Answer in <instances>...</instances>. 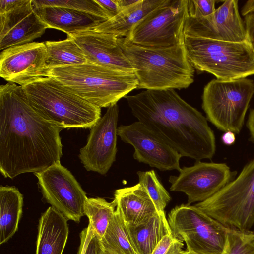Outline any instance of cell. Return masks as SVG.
I'll list each match as a JSON object with an SVG mask.
<instances>
[{
	"label": "cell",
	"instance_id": "obj_39",
	"mask_svg": "<svg viewBox=\"0 0 254 254\" xmlns=\"http://www.w3.org/2000/svg\"><path fill=\"white\" fill-rule=\"evenodd\" d=\"M252 12H254V0H248L241 10V13L244 16Z\"/></svg>",
	"mask_w": 254,
	"mask_h": 254
},
{
	"label": "cell",
	"instance_id": "obj_41",
	"mask_svg": "<svg viewBox=\"0 0 254 254\" xmlns=\"http://www.w3.org/2000/svg\"><path fill=\"white\" fill-rule=\"evenodd\" d=\"M181 254H195L193 253L190 252L188 251H183V252L181 253Z\"/></svg>",
	"mask_w": 254,
	"mask_h": 254
},
{
	"label": "cell",
	"instance_id": "obj_9",
	"mask_svg": "<svg viewBox=\"0 0 254 254\" xmlns=\"http://www.w3.org/2000/svg\"><path fill=\"white\" fill-rule=\"evenodd\" d=\"M168 221L172 234L185 241L187 251L195 254H223L228 228L195 206L175 207Z\"/></svg>",
	"mask_w": 254,
	"mask_h": 254
},
{
	"label": "cell",
	"instance_id": "obj_15",
	"mask_svg": "<svg viewBox=\"0 0 254 254\" xmlns=\"http://www.w3.org/2000/svg\"><path fill=\"white\" fill-rule=\"evenodd\" d=\"M47 58L45 42H33L9 47L0 54V76L22 87L49 77Z\"/></svg>",
	"mask_w": 254,
	"mask_h": 254
},
{
	"label": "cell",
	"instance_id": "obj_1",
	"mask_svg": "<svg viewBox=\"0 0 254 254\" xmlns=\"http://www.w3.org/2000/svg\"><path fill=\"white\" fill-rule=\"evenodd\" d=\"M62 127L38 114L22 86H0V171L13 179L40 172L60 161Z\"/></svg>",
	"mask_w": 254,
	"mask_h": 254
},
{
	"label": "cell",
	"instance_id": "obj_17",
	"mask_svg": "<svg viewBox=\"0 0 254 254\" xmlns=\"http://www.w3.org/2000/svg\"><path fill=\"white\" fill-rule=\"evenodd\" d=\"M67 37L80 48L87 63L114 70L134 73L116 36L89 29L69 34Z\"/></svg>",
	"mask_w": 254,
	"mask_h": 254
},
{
	"label": "cell",
	"instance_id": "obj_14",
	"mask_svg": "<svg viewBox=\"0 0 254 254\" xmlns=\"http://www.w3.org/2000/svg\"><path fill=\"white\" fill-rule=\"evenodd\" d=\"M117 135L134 148L133 158L160 171H180L182 156L168 143L139 121L121 125Z\"/></svg>",
	"mask_w": 254,
	"mask_h": 254
},
{
	"label": "cell",
	"instance_id": "obj_3",
	"mask_svg": "<svg viewBox=\"0 0 254 254\" xmlns=\"http://www.w3.org/2000/svg\"><path fill=\"white\" fill-rule=\"evenodd\" d=\"M117 40L133 68L138 82L137 89H181L193 82L194 68L184 43L153 48L132 44L124 37Z\"/></svg>",
	"mask_w": 254,
	"mask_h": 254
},
{
	"label": "cell",
	"instance_id": "obj_34",
	"mask_svg": "<svg viewBox=\"0 0 254 254\" xmlns=\"http://www.w3.org/2000/svg\"><path fill=\"white\" fill-rule=\"evenodd\" d=\"M244 24L246 40L254 52V12L250 13L245 16Z\"/></svg>",
	"mask_w": 254,
	"mask_h": 254
},
{
	"label": "cell",
	"instance_id": "obj_8",
	"mask_svg": "<svg viewBox=\"0 0 254 254\" xmlns=\"http://www.w3.org/2000/svg\"><path fill=\"white\" fill-rule=\"evenodd\" d=\"M254 94L252 80L213 79L203 89L202 108L207 119L218 129L238 134Z\"/></svg>",
	"mask_w": 254,
	"mask_h": 254
},
{
	"label": "cell",
	"instance_id": "obj_4",
	"mask_svg": "<svg viewBox=\"0 0 254 254\" xmlns=\"http://www.w3.org/2000/svg\"><path fill=\"white\" fill-rule=\"evenodd\" d=\"M22 87L33 109L64 129L90 128L101 118L100 107L52 77L39 78Z\"/></svg>",
	"mask_w": 254,
	"mask_h": 254
},
{
	"label": "cell",
	"instance_id": "obj_21",
	"mask_svg": "<svg viewBox=\"0 0 254 254\" xmlns=\"http://www.w3.org/2000/svg\"><path fill=\"white\" fill-rule=\"evenodd\" d=\"M67 219L52 206L39 221L36 254H62L68 236Z\"/></svg>",
	"mask_w": 254,
	"mask_h": 254
},
{
	"label": "cell",
	"instance_id": "obj_30",
	"mask_svg": "<svg viewBox=\"0 0 254 254\" xmlns=\"http://www.w3.org/2000/svg\"><path fill=\"white\" fill-rule=\"evenodd\" d=\"M223 254H254L253 231L228 228L227 244Z\"/></svg>",
	"mask_w": 254,
	"mask_h": 254
},
{
	"label": "cell",
	"instance_id": "obj_6",
	"mask_svg": "<svg viewBox=\"0 0 254 254\" xmlns=\"http://www.w3.org/2000/svg\"><path fill=\"white\" fill-rule=\"evenodd\" d=\"M184 45L194 68L229 81L254 74V52L249 43L184 35Z\"/></svg>",
	"mask_w": 254,
	"mask_h": 254
},
{
	"label": "cell",
	"instance_id": "obj_35",
	"mask_svg": "<svg viewBox=\"0 0 254 254\" xmlns=\"http://www.w3.org/2000/svg\"><path fill=\"white\" fill-rule=\"evenodd\" d=\"M95 0L109 13L112 18L122 10L119 4L118 0Z\"/></svg>",
	"mask_w": 254,
	"mask_h": 254
},
{
	"label": "cell",
	"instance_id": "obj_7",
	"mask_svg": "<svg viewBox=\"0 0 254 254\" xmlns=\"http://www.w3.org/2000/svg\"><path fill=\"white\" fill-rule=\"evenodd\" d=\"M194 206L228 228L250 231L254 224V159L217 193Z\"/></svg>",
	"mask_w": 254,
	"mask_h": 254
},
{
	"label": "cell",
	"instance_id": "obj_24",
	"mask_svg": "<svg viewBox=\"0 0 254 254\" xmlns=\"http://www.w3.org/2000/svg\"><path fill=\"white\" fill-rule=\"evenodd\" d=\"M23 195L14 186L0 187V244L16 233L22 214Z\"/></svg>",
	"mask_w": 254,
	"mask_h": 254
},
{
	"label": "cell",
	"instance_id": "obj_38",
	"mask_svg": "<svg viewBox=\"0 0 254 254\" xmlns=\"http://www.w3.org/2000/svg\"><path fill=\"white\" fill-rule=\"evenodd\" d=\"M222 140L225 145H232L235 141V134L231 131L225 132L222 135Z\"/></svg>",
	"mask_w": 254,
	"mask_h": 254
},
{
	"label": "cell",
	"instance_id": "obj_36",
	"mask_svg": "<svg viewBox=\"0 0 254 254\" xmlns=\"http://www.w3.org/2000/svg\"><path fill=\"white\" fill-rule=\"evenodd\" d=\"M23 0H0V13H3L14 8L22 2Z\"/></svg>",
	"mask_w": 254,
	"mask_h": 254
},
{
	"label": "cell",
	"instance_id": "obj_26",
	"mask_svg": "<svg viewBox=\"0 0 254 254\" xmlns=\"http://www.w3.org/2000/svg\"><path fill=\"white\" fill-rule=\"evenodd\" d=\"M100 241L104 250L115 254H137L126 224L116 209Z\"/></svg>",
	"mask_w": 254,
	"mask_h": 254
},
{
	"label": "cell",
	"instance_id": "obj_25",
	"mask_svg": "<svg viewBox=\"0 0 254 254\" xmlns=\"http://www.w3.org/2000/svg\"><path fill=\"white\" fill-rule=\"evenodd\" d=\"M45 44L47 55V65L49 69L87 63L80 48L68 37L62 41H46Z\"/></svg>",
	"mask_w": 254,
	"mask_h": 254
},
{
	"label": "cell",
	"instance_id": "obj_11",
	"mask_svg": "<svg viewBox=\"0 0 254 254\" xmlns=\"http://www.w3.org/2000/svg\"><path fill=\"white\" fill-rule=\"evenodd\" d=\"M34 175L44 201L67 220L79 223L87 197L72 173L60 161Z\"/></svg>",
	"mask_w": 254,
	"mask_h": 254
},
{
	"label": "cell",
	"instance_id": "obj_22",
	"mask_svg": "<svg viewBox=\"0 0 254 254\" xmlns=\"http://www.w3.org/2000/svg\"><path fill=\"white\" fill-rule=\"evenodd\" d=\"M165 0H138L131 6L123 8L115 16L100 24L93 30L113 34L117 38H126L133 26L152 10L163 4Z\"/></svg>",
	"mask_w": 254,
	"mask_h": 254
},
{
	"label": "cell",
	"instance_id": "obj_27",
	"mask_svg": "<svg viewBox=\"0 0 254 254\" xmlns=\"http://www.w3.org/2000/svg\"><path fill=\"white\" fill-rule=\"evenodd\" d=\"M116 204L113 200L107 202L100 197L87 198L84 205V215L99 238L104 236L115 212Z\"/></svg>",
	"mask_w": 254,
	"mask_h": 254
},
{
	"label": "cell",
	"instance_id": "obj_2",
	"mask_svg": "<svg viewBox=\"0 0 254 254\" xmlns=\"http://www.w3.org/2000/svg\"><path fill=\"white\" fill-rule=\"evenodd\" d=\"M125 98L138 121L182 157L196 161L213 157L215 138L207 119L174 89L146 90Z\"/></svg>",
	"mask_w": 254,
	"mask_h": 254
},
{
	"label": "cell",
	"instance_id": "obj_20",
	"mask_svg": "<svg viewBox=\"0 0 254 254\" xmlns=\"http://www.w3.org/2000/svg\"><path fill=\"white\" fill-rule=\"evenodd\" d=\"M116 209L127 224H140L158 213L146 189L140 183L117 189L114 193Z\"/></svg>",
	"mask_w": 254,
	"mask_h": 254
},
{
	"label": "cell",
	"instance_id": "obj_23",
	"mask_svg": "<svg viewBox=\"0 0 254 254\" xmlns=\"http://www.w3.org/2000/svg\"><path fill=\"white\" fill-rule=\"evenodd\" d=\"M126 225L137 254H151L162 238L172 234L165 213H157L137 225Z\"/></svg>",
	"mask_w": 254,
	"mask_h": 254
},
{
	"label": "cell",
	"instance_id": "obj_12",
	"mask_svg": "<svg viewBox=\"0 0 254 254\" xmlns=\"http://www.w3.org/2000/svg\"><path fill=\"white\" fill-rule=\"evenodd\" d=\"M179 172L177 176L170 177V190L185 193L188 205L210 198L232 181L236 174L225 163L200 161L192 166L184 167Z\"/></svg>",
	"mask_w": 254,
	"mask_h": 254
},
{
	"label": "cell",
	"instance_id": "obj_28",
	"mask_svg": "<svg viewBox=\"0 0 254 254\" xmlns=\"http://www.w3.org/2000/svg\"><path fill=\"white\" fill-rule=\"evenodd\" d=\"M139 183L147 190L157 212L165 213L164 209L171 200L169 193L159 181L155 171H138Z\"/></svg>",
	"mask_w": 254,
	"mask_h": 254
},
{
	"label": "cell",
	"instance_id": "obj_37",
	"mask_svg": "<svg viewBox=\"0 0 254 254\" xmlns=\"http://www.w3.org/2000/svg\"><path fill=\"white\" fill-rule=\"evenodd\" d=\"M247 127L251 138L254 140V109H252L250 112L247 121Z\"/></svg>",
	"mask_w": 254,
	"mask_h": 254
},
{
	"label": "cell",
	"instance_id": "obj_5",
	"mask_svg": "<svg viewBox=\"0 0 254 254\" xmlns=\"http://www.w3.org/2000/svg\"><path fill=\"white\" fill-rule=\"evenodd\" d=\"M49 77L100 108L117 104L138 85L134 73L114 70L89 63L51 69Z\"/></svg>",
	"mask_w": 254,
	"mask_h": 254
},
{
	"label": "cell",
	"instance_id": "obj_43",
	"mask_svg": "<svg viewBox=\"0 0 254 254\" xmlns=\"http://www.w3.org/2000/svg\"><path fill=\"white\" fill-rule=\"evenodd\" d=\"M254 233V231H253Z\"/></svg>",
	"mask_w": 254,
	"mask_h": 254
},
{
	"label": "cell",
	"instance_id": "obj_31",
	"mask_svg": "<svg viewBox=\"0 0 254 254\" xmlns=\"http://www.w3.org/2000/svg\"><path fill=\"white\" fill-rule=\"evenodd\" d=\"M80 238L78 254H102L104 250L100 239L90 224L81 231Z\"/></svg>",
	"mask_w": 254,
	"mask_h": 254
},
{
	"label": "cell",
	"instance_id": "obj_18",
	"mask_svg": "<svg viewBox=\"0 0 254 254\" xmlns=\"http://www.w3.org/2000/svg\"><path fill=\"white\" fill-rule=\"evenodd\" d=\"M47 28L35 12L31 0H23L12 9L0 13V49L32 43Z\"/></svg>",
	"mask_w": 254,
	"mask_h": 254
},
{
	"label": "cell",
	"instance_id": "obj_16",
	"mask_svg": "<svg viewBox=\"0 0 254 254\" xmlns=\"http://www.w3.org/2000/svg\"><path fill=\"white\" fill-rule=\"evenodd\" d=\"M211 15L202 18L187 16L184 35L222 41L246 42L245 26L238 0H227Z\"/></svg>",
	"mask_w": 254,
	"mask_h": 254
},
{
	"label": "cell",
	"instance_id": "obj_10",
	"mask_svg": "<svg viewBox=\"0 0 254 254\" xmlns=\"http://www.w3.org/2000/svg\"><path fill=\"white\" fill-rule=\"evenodd\" d=\"M187 0H166L132 27L125 38L143 47L167 48L184 43Z\"/></svg>",
	"mask_w": 254,
	"mask_h": 254
},
{
	"label": "cell",
	"instance_id": "obj_32",
	"mask_svg": "<svg viewBox=\"0 0 254 254\" xmlns=\"http://www.w3.org/2000/svg\"><path fill=\"white\" fill-rule=\"evenodd\" d=\"M215 0H187V16L202 18L212 14L215 11Z\"/></svg>",
	"mask_w": 254,
	"mask_h": 254
},
{
	"label": "cell",
	"instance_id": "obj_13",
	"mask_svg": "<svg viewBox=\"0 0 254 254\" xmlns=\"http://www.w3.org/2000/svg\"><path fill=\"white\" fill-rule=\"evenodd\" d=\"M117 104L108 109L90 128L86 144L80 150L79 158L88 171L106 174L116 160L117 152Z\"/></svg>",
	"mask_w": 254,
	"mask_h": 254
},
{
	"label": "cell",
	"instance_id": "obj_29",
	"mask_svg": "<svg viewBox=\"0 0 254 254\" xmlns=\"http://www.w3.org/2000/svg\"><path fill=\"white\" fill-rule=\"evenodd\" d=\"M36 6H51L68 8L79 11L90 13L106 19L112 17L109 13L95 0H31Z\"/></svg>",
	"mask_w": 254,
	"mask_h": 254
},
{
	"label": "cell",
	"instance_id": "obj_42",
	"mask_svg": "<svg viewBox=\"0 0 254 254\" xmlns=\"http://www.w3.org/2000/svg\"><path fill=\"white\" fill-rule=\"evenodd\" d=\"M102 254H115L106 250H103Z\"/></svg>",
	"mask_w": 254,
	"mask_h": 254
},
{
	"label": "cell",
	"instance_id": "obj_40",
	"mask_svg": "<svg viewBox=\"0 0 254 254\" xmlns=\"http://www.w3.org/2000/svg\"><path fill=\"white\" fill-rule=\"evenodd\" d=\"M138 0H118L119 4L123 9L137 2Z\"/></svg>",
	"mask_w": 254,
	"mask_h": 254
},
{
	"label": "cell",
	"instance_id": "obj_19",
	"mask_svg": "<svg viewBox=\"0 0 254 254\" xmlns=\"http://www.w3.org/2000/svg\"><path fill=\"white\" fill-rule=\"evenodd\" d=\"M32 5L36 13L48 28L62 31L67 35L93 29L107 21L104 18L68 8Z\"/></svg>",
	"mask_w": 254,
	"mask_h": 254
},
{
	"label": "cell",
	"instance_id": "obj_33",
	"mask_svg": "<svg viewBox=\"0 0 254 254\" xmlns=\"http://www.w3.org/2000/svg\"><path fill=\"white\" fill-rule=\"evenodd\" d=\"M183 246V241L169 234L162 238L151 254H181Z\"/></svg>",
	"mask_w": 254,
	"mask_h": 254
}]
</instances>
